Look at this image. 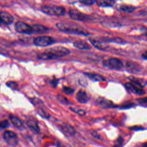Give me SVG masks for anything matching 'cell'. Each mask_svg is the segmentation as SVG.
I'll return each instance as SVG.
<instances>
[{"mask_svg": "<svg viewBox=\"0 0 147 147\" xmlns=\"http://www.w3.org/2000/svg\"><path fill=\"white\" fill-rule=\"evenodd\" d=\"M118 10L125 12V13H132L133 12L136 8L134 6L126 5H118L117 7Z\"/></svg>", "mask_w": 147, "mask_h": 147, "instance_id": "d6986e66", "label": "cell"}, {"mask_svg": "<svg viewBox=\"0 0 147 147\" xmlns=\"http://www.w3.org/2000/svg\"><path fill=\"white\" fill-rule=\"evenodd\" d=\"M69 52V50L65 47H55L48 49L38 54L37 55V59L42 60L56 59L68 55Z\"/></svg>", "mask_w": 147, "mask_h": 147, "instance_id": "6da1fadb", "label": "cell"}, {"mask_svg": "<svg viewBox=\"0 0 147 147\" xmlns=\"http://www.w3.org/2000/svg\"><path fill=\"white\" fill-rule=\"evenodd\" d=\"M33 33H43L49 30L47 27L41 25H34L32 26Z\"/></svg>", "mask_w": 147, "mask_h": 147, "instance_id": "ac0fdd59", "label": "cell"}, {"mask_svg": "<svg viewBox=\"0 0 147 147\" xmlns=\"http://www.w3.org/2000/svg\"><path fill=\"white\" fill-rule=\"evenodd\" d=\"M63 91L65 94H66L67 95H72L74 92V89H72L70 87H66V86H64L63 87Z\"/></svg>", "mask_w": 147, "mask_h": 147, "instance_id": "83f0119b", "label": "cell"}, {"mask_svg": "<svg viewBox=\"0 0 147 147\" xmlns=\"http://www.w3.org/2000/svg\"><path fill=\"white\" fill-rule=\"evenodd\" d=\"M79 2L86 5H92L96 3V0H79Z\"/></svg>", "mask_w": 147, "mask_h": 147, "instance_id": "4316f807", "label": "cell"}, {"mask_svg": "<svg viewBox=\"0 0 147 147\" xmlns=\"http://www.w3.org/2000/svg\"><path fill=\"white\" fill-rule=\"evenodd\" d=\"M0 53L5 55V50H3V49H2L1 47H0Z\"/></svg>", "mask_w": 147, "mask_h": 147, "instance_id": "1f68e13d", "label": "cell"}, {"mask_svg": "<svg viewBox=\"0 0 147 147\" xmlns=\"http://www.w3.org/2000/svg\"><path fill=\"white\" fill-rule=\"evenodd\" d=\"M85 75H86L87 77H88L90 79L94 81L104 82L106 80L104 77H103L102 75H100L99 74H93V73H85Z\"/></svg>", "mask_w": 147, "mask_h": 147, "instance_id": "ffe728a7", "label": "cell"}, {"mask_svg": "<svg viewBox=\"0 0 147 147\" xmlns=\"http://www.w3.org/2000/svg\"><path fill=\"white\" fill-rule=\"evenodd\" d=\"M51 83H52V86H53L54 87H55L57 86V83H58V80H57V79H55L53 80V81L51 82Z\"/></svg>", "mask_w": 147, "mask_h": 147, "instance_id": "4dcf8cb0", "label": "cell"}, {"mask_svg": "<svg viewBox=\"0 0 147 147\" xmlns=\"http://www.w3.org/2000/svg\"><path fill=\"white\" fill-rule=\"evenodd\" d=\"M6 85L12 90H16L18 89V84L14 81H8L6 82Z\"/></svg>", "mask_w": 147, "mask_h": 147, "instance_id": "d4e9b609", "label": "cell"}, {"mask_svg": "<svg viewBox=\"0 0 147 147\" xmlns=\"http://www.w3.org/2000/svg\"><path fill=\"white\" fill-rule=\"evenodd\" d=\"M97 5L100 7H110L114 3V0H96Z\"/></svg>", "mask_w": 147, "mask_h": 147, "instance_id": "44dd1931", "label": "cell"}, {"mask_svg": "<svg viewBox=\"0 0 147 147\" xmlns=\"http://www.w3.org/2000/svg\"><path fill=\"white\" fill-rule=\"evenodd\" d=\"M76 99L80 103H86L90 100V98L87 93L82 90H80L76 94Z\"/></svg>", "mask_w": 147, "mask_h": 147, "instance_id": "4fadbf2b", "label": "cell"}, {"mask_svg": "<svg viewBox=\"0 0 147 147\" xmlns=\"http://www.w3.org/2000/svg\"><path fill=\"white\" fill-rule=\"evenodd\" d=\"M57 99L60 102H61V103H63L64 105H69V100L65 97H64V96H63L61 95H58Z\"/></svg>", "mask_w": 147, "mask_h": 147, "instance_id": "484cf974", "label": "cell"}, {"mask_svg": "<svg viewBox=\"0 0 147 147\" xmlns=\"http://www.w3.org/2000/svg\"><path fill=\"white\" fill-rule=\"evenodd\" d=\"M55 42L54 38L48 36H41L34 38V44L38 47H47L53 44Z\"/></svg>", "mask_w": 147, "mask_h": 147, "instance_id": "8992f818", "label": "cell"}, {"mask_svg": "<svg viewBox=\"0 0 147 147\" xmlns=\"http://www.w3.org/2000/svg\"><path fill=\"white\" fill-rule=\"evenodd\" d=\"M69 109H70V110H71V111L78 114L79 115L84 116L86 114V111L83 109H80L75 108V107H70Z\"/></svg>", "mask_w": 147, "mask_h": 147, "instance_id": "cb8c5ba5", "label": "cell"}, {"mask_svg": "<svg viewBox=\"0 0 147 147\" xmlns=\"http://www.w3.org/2000/svg\"><path fill=\"white\" fill-rule=\"evenodd\" d=\"M103 65L106 68L117 70L121 69L123 67V64L122 61L115 57L105 60L103 61Z\"/></svg>", "mask_w": 147, "mask_h": 147, "instance_id": "277c9868", "label": "cell"}, {"mask_svg": "<svg viewBox=\"0 0 147 147\" xmlns=\"http://www.w3.org/2000/svg\"><path fill=\"white\" fill-rule=\"evenodd\" d=\"M41 10L45 14L54 16H62L65 13V9L64 7L53 5L42 6Z\"/></svg>", "mask_w": 147, "mask_h": 147, "instance_id": "3957f363", "label": "cell"}, {"mask_svg": "<svg viewBox=\"0 0 147 147\" xmlns=\"http://www.w3.org/2000/svg\"><path fill=\"white\" fill-rule=\"evenodd\" d=\"M142 147H147V144L145 142V143L142 145Z\"/></svg>", "mask_w": 147, "mask_h": 147, "instance_id": "836d02e7", "label": "cell"}, {"mask_svg": "<svg viewBox=\"0 0 147 147\" xmlns=\"http://www.w3.org/2000/svg\"><path fill=\"white\" fill-rule=\"evenodd\" d=\"M146 52H145V53H144V54L142 55V57L144 59H146V57H147V56H146Z\"/></svg>", "mask_w": 147, "mask_h": 147, "instance_id": "d6a6232c", "label": "cell"}, {"mask_svg": "<svg viewBox=\"0 0 147 147\" xmlns=\"http://www.w3.org/2000/svg\"><path fill=\"white\" fill-rule=\"evenodd\" d=\"M123 142H124V140L123 138L119 136L115 141L114 147H122L123 145Z\"/></svg>", "mask_w": 147, "mask_h": 147, "instance_id": "603a6c76", "label": "cell"}, {"mask_svg": "<svg viewBox=\"0 0 147 147\" xmlns=\"http://www.w3.org/2000/svg\"><path fill=\"white\" fill-rule=\"evenodd\" d=\"M5 141L11 146H16L18 143V138L17 134L13 131H5L3 134Z\"/></svg>", "mask_w": 147, "mask_h": 147, "instance_id": "ba28073f", "label": "cell"}, {"mask_svg": "<svg viewBox=\"0 0 147 147\" xmlns=\"http://www.w3.org/2000/svg\"><path fill=\"white\" fill-rule=\"evenodd\" d=\"M0 24H1V22H0Z\"/></svg>", "mask_w": 147, "mask_h": 147, "instance_id": "e575fe53", "label": "cell"}, {"mask_svg": "<svg viewBox=\"0 0 147 147\" xmlns=\"http://www.w3.org/2000/svg\"><path fill=\"white\" fill-rule=\"evenodd\" d=\"M56 27L59 30L68 33H73L84 36L88 35L89 34V33L83 28L76 25H71L70 24L59 22L56 24Z\"/></svg>", "mask_w": 147, "mask_h": 147, "instance_id": "7a4b0ae2", "label": "cell"}, {"mask_svg": "<svg viewBox=\"0 0 147 147\" xmlns=\"http://www.w3.org/2000/svg\"><path fill=\"white\" fill-rule=\"evenodd\" d=\"M98 103L100 106L104 108H113L115 107V105L112 102L103 98H99L98 100Z\"/></svg>", "mask_w": 147, "mask_h": 147, "instance_id": "e0dca14e", "label": "cell"}, {"mask_svg": "<svg viewBox=\"0 0 147 147\" xmlns=\"http://www.w3.org/2000/svg\"><path fill=\"white\" fill-rule=\"evenodd\" d=\"M75 47L79 49H90L91 46L86 41L83 40L76 41L73 43Z\"/></svg>", "mask_w": 147, "mask_h": 147, "instance_id": "9a60e30c", "label": "cell"}, {"mask_svg": "<svg viewBox=\"0 0 147 147\" xmlns=\"http://www.w3.org/2000/svg\"><path fill=\"white\" fill-rule=\"evenodd\" d=\"M70 17L74 20H78L80 21H87L91 20V17L77 10L70 9L69 11Z\"/></svg>", "mask_w": 147, "mask_h": 147, "instance_id": "9c48e42d", "label": "cell"}, {"mask_svg": "<svg viewBox=\"0 0 147 147\" xmlns=\"http://www.w3.org/2000/svg\"><path fill=\"white\" fill-rule=\"evenodd\" d=\"M60 130L65 134H67L70 136H73L76 133V130L75 128L69 124L63 123L60 126Z\"/></svg>", "mask_w": 147, "mask_h": 147, "instance_id": "7c38bea8", "label": "cell"}, {"mask_svg": "<svg viewBox=\"0 0 147 147\" xmlns=\"http://www.w3.org/2000/svg\"><path fill=\"white\" fill-rule=\"evenodd\" d=\"M9 119H10L11 122L13 123V125L15 127H16L18 129H21V128L24 127V122L18 117H17L13 114H10L9 115Z\"/></svg>", "mask_w": 147, "mask_h": 147, "instance_id": "5bb4252c", "label": "cell"}, {"mask_svg": "<svg viewBox=\"0 0 147 147\" xmlns=\"http://www.w3.org/2000/svg\"><path fill=\"white\" fill-rule=\"evenodd\" d=\"M106 41H110V42H117V43H124L125 41H123L122 39L120 38H109L106 39Z\"/></svg>", "mask_w": 147, "mask_h": 147, "instance_id": "f1b7e54d", "label": "cell"}, {"mask_svg": "<svg viewBox=\"0 0 147 147\" xmlns=\"http://www.w3.org/2000/svg\"><path fill=\"white\" fill-rule=\"evenodd\" d=\"M126 88L131 93L138 95H144L145 91L143 90V86L140 84L131 81L125 84Z\"/></svg>", "mask_w": 147, "mask_h": 147, "instance_id": "5b68a950", "label": "cell"}, {"mask_svg": "<svg viewBox=\"0 0 147 147\" xmlns=\"http://www.w3.org/2000/svg\"><path fill=\"white\" fill-rule=\"evenodd\" d=\"M26 123L29 129L35 133H38L40 132V127L38 121L34 117H30L28 119Z\"/></svg>", "mask_w": 147, "mask_h": 147, "instance_id": "8fae6325", "label": "cell"}, {"mask_svg": "<svg viewBox=\"0 0 147 147\" xmlns=\"http://www.w3.org/2000/svg\"><path fill=\"white\" fill-rule=\"evenodd\" d=\"M9 122L6 119L0 121V128H1V129L7 128L9 126Z\"/></svg>", "mask_w": 147, "mask_h": 147, "instance_id": "f546056e", "label": "cell"}, {"mask_svg": "<svg viewBox=\"0 0 147 147\" xmlns=\"http://www.w3.org/2000/svg\"><path fill=\"white\" fill-rule=\"evenodd\" d=\"M90 42L92 44V45L95 47L96 48L100 49V50H106L109 47L107 45L102 42L101 41H99L98 40H94V39H90L89 40Z\"/></svg>", "mask_w": 147, "mask_h": 147, "instance_id": "2e32d148", "label": "cell"}, {"mask_svg": "<svg viewBox=\"0 0 147 147\" xmlns=\"http://www.w3.org/2000/svg\"><path fill=\"white\" fill-rule=\"evenodd\" d=\"M15 30L20 33L31 34L33 33L32 26L22 21H17L15 24Z\"/></svg>", "mask_w": 147, "mask_h": 147, "instance_id": "52a82bcc", "label": "cell"}, {"mask_svg": "<svg viewBox=\"0 0 147 147\" xmlns=\"http://www.w3.org/2000/svg\"><path fill=\"white\" fill-rule=\"evenodd\" d=\"M37 113H38V114L41 117H42L44 118L48 119V118L50 117L49 114L46 111H45L44 109H42V108H39V109H37Z\"/></svg>", "mask_w": 147, "mask_h": 147, "instance_id": "7402d4cb", "label": "cell"}, {"mask_svg": "<svg viewBox=\"0 0 147 147\" xmlns=\"http://www.w3.org/2000/svg\"><path fill=\"white\" fill-rule=\"evenodd\" d=\"M14 21L13 17L8 12L0 11V22L5 25H10Z\"/></svg>", "mask_w": 147, "mask_h": 147, "instance_id": "30bf717a", "label": "cell"}]
</instances>
